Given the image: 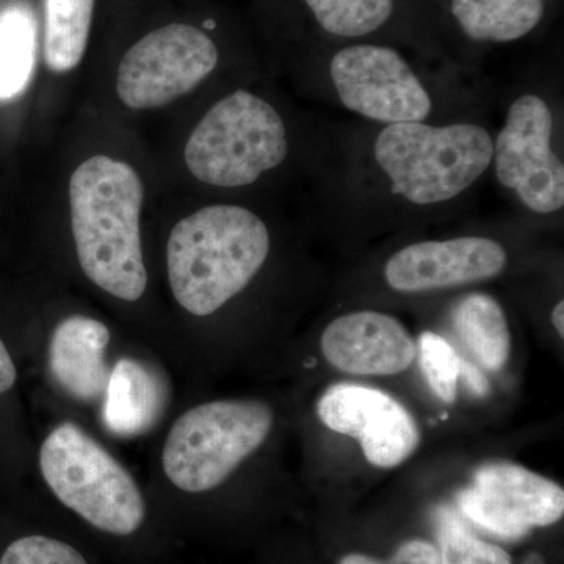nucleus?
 I'll return each instance as SVG.
<instances>
[{"mask_svg": "<svg viewBox=\"0 0 564 564\" xmlns=\"http://www.w3.org/2000/svg\"><path fill=\"white\" fill-rule=\"evenodd\" d=\"M161 406V388L150 369L133 359L118 361L106 389L107 429L118 436H137L150 429Z\"/></svg>", "mask_w": 564, "mask_h": 564, "instance_id": "nucleus-18", "label": "nucleus"}, {"mask_svg": "<svg viewBox=\"0 0 564 564\" xmlns=\"http://www.w3.org/2000/svg\"><path fill=\"white\" fill-rule=\"evenodd\" d=\"M551 322L552 326H554L555 332L558 333L560 337L564 336V302H558L555 304L554 310L551 313Z\"/></svg>", "mask_w": 564, "mask_h": 564, "instance_id": "nucleus-27", "label": "nucleus"}, {"mask_svg": "<svg viewBox=\"0 0 564 564\" xmlns=\"http://www.w3.org/2000/svg\"><path fill=\"white\" fill-rule=\"evenodd\" d=\"M317 413L333 432L358 440L367 462L381 469L400 466L421 444L413 415L380 389L334 384L321 397Z\"/></svg>", "mask_w": 564, "mask_h": 564, "instance_id": "nucleus-13", "label": "nucleus"}, {"mask_svg": "<svg viewBox=\"0 0 564 564\" xmlns=\"http://www.w3.org/2000/svg\"><path fill=\"white\" fill-rule=\"evenodd\" d=\"M447 321L480 369L499 372L510 358L511 333L507 313L496 296L470 291L448 304Z\"/></svg>", "mask_w": 564, "mask_h": 564, "instance_id": "nucleus-17", "label": "nucleus"}, {"mask_svg": "<svg viewBox=\"0 0 564 564\" xmlns=\"http://www.w3.org/2000/svg\"><path fill=\"white\" fill-rule=\"evenodd\" d=\"M527 225L514 217L505 225L406 239L384 256L378 278L386 291L399 296L433 295L497 280L513 262L514 234Z\"/></svg>", "mask_w": 564, "mask_h": 564, "instance_id": "nucleus-9", "label": "nucleus"}, {"mask_svg": "<svg viewBox=\"0 0 564 564\" xmlns=\"http://www.w3.org/2000/svg\"><path fill=\"white\" fill-rule=\"evenodd\" d=\"M340 564H441V556L432 543L411 540L400 545L395 554L386 562L362 554H350L344 556Z\"/></svg>", "mask_w": 564, "mask_h": 564, "instance_id": "nucleus-24", "label": "nucleus"}, {"mask_svg": "<svg viewBox=\"0 0 564 564\" xmlns=\"http://www.w3.org/2000/svg\"><path fill=\"white\" fill-rule=\"evenodd\" d=\"M272 426V408L258 400L199 404L170 430L163 473L181 491H210L261 447Z\"/></svg>", "mask_w": 564, "mask_h": 564, "instance_id": "nucleus-8", "label": "nucleus"}, {"mask_svg": "<svg viewBox=\"0 0 564 564\" xmlns=\"http://www.w3.org/2000/svg\"><path fill=\"white\" fill-rule=\"evenodd\" d=\"M0 564H88L73 547L47 536H25L11 543Z\"/></svg>", "mask_w": 564, "mask_h": 564, "instance_id": "nucleus-23", "label": "nucleus"}, {"mask_svg": "<svg viewBox=\"0 0 564 564\" xmlns=\"http://www.w3.org/2000/svg\"><path fill=\"white\" fill-rule=\"evenodd\" d=\"M220 62L217 41L203 29L163 25L126 52L118 66L117 93L131 109H158L196 90Z\"/></svg>", "mask_w": 564, "mask_h": 564, "instance_id": "nucleus-11", "label": "nucleus"}, {"mask_svg": "<svg viewBox=\"0 0 564 564\" xmlns=\"http://www.w3.org/2000/svg\"><path fill=\"white\" fill-rule=\"evenodd\" d=\"M417 350L423 377L432 391L445 403L455 402L462 356L448 340L433 332L421 334Z\"/></svg>", "mask_w": 564, "mask_h": 564, "instance_id": "nucleus-22", "label": "nucleus"}, {"mask_svg": "<svg viewBox=\"0 0 564 564\" xmlns=\"http://www.w3.org/2000/svg\"><path fill=\"white\" fill-rule=\"evenodd\" d=\"M109 343V328L84 315H73L55 328L50 345L51 372L74 399L95 402L106 393Z\"/></svg>", "mask_w": 564, "mask_h": 564, "instance_id": "nucleus-16", "label": "nucleus"}, {"mask_svg": "<svg viewBox=\"0 0 564 564\" xmlns=\"http://www.w3.org/2000/svg\"><path fill=\"white\" fill-rule=\"evenodd\" d=\"M95 0H46L44 61L54 73L76 68L87 51Z\"/></svg>", "mask_w": 564, "mask_h": 564, "instance_id": "nucleus-19", "label": "nucleus"}, {"mask_svg": "<svg viewBox=\"0 0 564 564\" xmlns=\"http://www.w3.org/2000/svg\"><path fill=\"white\" fill-rule=\"evenodd\" d=\"M328 121H299L267 96L239 87L215 101L185 144L188 172L207 187L242 191L299 166L310 173Z\"/></svg>", "mask_w": 564, "mask_h": 564, "instance_id": "nucleus-3", "label": "nucleus"}, {"mask_svg": "<svg viewBox=\"0 0 564 564\" xmlns=\"http://www.w3.org/2000/svg\"><path fill=\"white\" fill-rule=\"evenodd\" d=\"M300 6L311 31L307 47L381 41L433 61L459 63L433 0H300Z\"/></svg>", "mask_w": 564, "mask_h": 564, "instance_id": "nucleus-10", "label": "nucleus"}, {"mask_svg": "<svg viewBox=\"0 0 564 564\" xmlns=\"http://www.w3.org/2000/svg\"><path fill=\"white\" fill-rule=\"evenodd\" d=\"M441 31L448 47L508 46L530 39L547 22L552 0H440Z\"/></svg>", "mask_w": 564, "mask_h": 564, "instance_id": "nucleus-15", "label": "nucleus"}, {"mask_svg": "<svg viewBox=\"0 0 564 564\" xmlns=\"http://www.w3.org/2000/svg\"><path fill=\"white\" fill-rule=\"evenodd\" d=\"M35 58V31L24 10L0 17V99H11L28 87Z\"/></svg>", "mask_w": 564, "mask_h": 564, "instance_id": "nucleus-20", "label": "nucleus"}, {"mask_svg": "<svg viewBox=\"0 0 564 564\" xmlns=\"http://www.w3.org/2000/svg\"><path fill=\"white\" fill-rule=\"evenodd\" d=\"M458 505L481 529L518 540L533 527L552 525L563 518L564 491L519 464L494 462L475 470L473 485L458 494Z\"/></svg>", "mask_w": 564, "mask_h": 564, "instance_id": "nucleus-12", "label": "nucleus"}, {"mask_svg": "<svg viewBox=\"0 0 564 564\" xmlns=\"http://www.w3.org/2000/svg\"><path fill=\"white\" fill-rule=\"evenodd\" d=\"M321 347L336 369L361 377L402 373L417 351L399 318L375 310L351 311L334 318L322 334Z\"/></svg>", "mask_w": 564, "mask_h": 564, "instance_id": "nucleus-14", "label": "nucleus"}, {"mask_svg": "<svg viewBox=\"0 0 564 564\" xmlns=\"http://www.w3.org/2000/svg\"><path fill=\"white\" fill-rule=\"evenodd\" d=\"M18 372L6 344L0 339V393H6L17 383Z\"/></svg>", "mask_w": 564, "mask_h": 564, "instance_id": "nucleus-26", "label": "nucleus"}, {"mask_svg": "<svg viewBox=\"0 0 564 564\" xmlns=\"http://www.w3.org/2000/svg\"><path fill=\"white\" fill-rule=\"evenodd\" d=\"M459 378L475 397H486L491 392L488 378L485 377L477 364L464 361L463 358L459 359Z\"/></svg>", "mask_w": 564, "mask_h": 564, "instance_id": "nucleus-25", "label": "nucleus"}, {"mask_svg": "<svg viewBox=\"0 0 564 564\" xmlns=\"http://www.w3.org/2000/svg\"><path fill=\"white\" fill-rule=\"evenodd\" d=\"M272 248L269 223L251 207L217 203L193 212L166 247L174 299L196 317L217 313L262 272Z\"/></svg>", "mask_w": 564, "mask_h": 564, "instance_id": "nucleus-5", "label": "nucleus"}, {"mask_svg": "<svg viewBox=\"0 0 564 564\" xmlns=\"http://www.w3.org/2000/svg\"><path fill=\"white\" fill-rule=\"evenodd\" d=\"M489 177L534 229L562 226L564 98L562 74L541 69L510 85L494 128Z\"/></svg>", "mask_w": 564, "mask_h": 564, "instance_id": "nucleus-4", "label": "nucleus"}, {"mask_svg": "<svg viewBox=\"0 0 564 564\" xmlns=\"http://www.w3.org/2000/svg\"><path fill=\"white\" fill-rule=\"evenodd\" d=\"M300 79L315 101L372 124L488 120L494 102L474 66L414 58L381 41L306 47Z\"/></svg>", "mask_w": 564, "mask_h": 564, "instance_id": "nucleus-2", "label": "nucleus"}, {"mask_svg": "<svg viewBox=\"0 0 564 564\" xmlns=\"http://www.w3.org/2000/svg\"><path fill=\"white\" fill-rule=\"evenodd\" d=\"M436 522L441 564H513L502 547L475 536L451 508H441Z\"/></svg>", "mask_w": 564, "mask_h": 564, "instance_id": "nucleus-21", "label": "nucleus"}, {"mask_svg": "<svg viewBox=\"0 0 564 564\" xmlns=\"http://www.w3.org/2000/svg\"><path fill=\"white\" fill-rule=\"evenodd\" d=\"M488 120L328 121L311 166L314 214L356 236L411 231L466 214L492 159Z\"/></svg>", "mask_w": 564, "mask_h": 564, "instance_id": "nucleus-1", "label": "nucleus"}, {"mask_svg": "<svg viewBox=\"0 0 564 564\" xmlns=\"http://www.w3.org/2000/svg\"><path fill=\"white\" fill-rule=\"evenodd\" d=\"M40 469L65 507L102 532L129 536L144 522V499L124 466L79 426L63 423L41 445Z\"/></svg>", "mask_w": 564, "mask_h": 564, "instance_id": "nucleus-7", "label": "nucleus"}, {"mask_svg": "<svg viewBox=\"0 0 564 564\" xmlns=\"http://www.w3.org/2000/svg\"><path fill=\"white\" fill-rule=\"evenodd\" d=\"M143 184L126 162L95 155L69 181L70 226L88 280L111 296L137 302L148 285L141 251Z\"/></svg>", "mask_w": 564, "mask_h": 564, "instance_id": "nucleus-6", "label": "nucleus"}]
</instances>
